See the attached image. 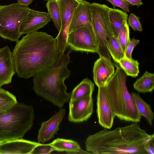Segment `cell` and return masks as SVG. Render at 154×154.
I'll use <instances>...</instances> for the list:
<instances>
[{"label": "cell", "instance_id": "obj_36", "mask_svg": "<svg viewBox=\"0 0 154 154\" xmlns=\"http://www.w3.org/2000/svg\"><path fill=\"white\" fill-rule=\"evenodd\" d=\"M45 1H48V0H45Z\"/></svg>", "mask_w": 154, "mask_h": 154}, {"label": "cell", "instance_id": "obj_25", "mask_svg": "<svg viewBox=\"0 0 154 154\" xmlns=\"http://www.w3.org/2000/svg\"><path fill=\"white\" fill-rule=\"evenodd\" d=\"M46 7L55 26L59 32L61 27V19L57 0L47 1Z\"/></svg>", "mask_w": 154, "mask_h": 154}, {"label": "cell", "instance_id": "obj_23", "mask_svg": "<svg viewBox=\"0 0 154 154\" xmlns=\"http://www.w3.org/2000/svg\"><path fill=\"white\" fill-rule=\"evenodd\" d=\"M127 76L136 77L139 72V63L137 60L129 58L125 56L118 62Z\"/></svg>", "mask_w": 154, "mask_h": 154}, {"label": "cell", "instance_id": "obj_21", "mask_svg": "<svg viewBox=\"0 0 154 154\" xmlns=\"http://www.w3.org/2000/svg\"><path fill=\"white\" fill-rule=\"evenodd\" d=\"M94 84L87 78L84 79L72 90L70 94L71 100L80 99L89 95H92Z\"/></svg>", "mask_w": 154, "mask_h": 154}, {"label": "cell", "instance_id": "obj_20", "mask_svg": "<svg viewBox=\"0 0 154 154\" xmlns=\"http://www.w3.org/2000/svg\"><path fill=\"white\" fill-rule=\"evenodd\" d=\"M130 94L140 114L145 117L149 125L152 126L154 113L150 105L144 101L138 93L133 92Z\"/></svg>", "mask_w": 154, "mask_h": 154}, {"label": "cell", "instance_id": "obj_15", "mask_svg": "<svg viewBox=\"0 0 154 154\" xmlns=\"http://www.w3.org/2000/svg\"><path fill=\"white\" fill-rule=\"evenodd\" d=\"M115 72L113 64L107 58L99 57L94 63L93 68V79L98 87L105 86Z\"/></svg>", "mask_w": 154, "mask_h": 154}, {"label": "cell", "instance_id": "obj_26", "mask_svg": "<svg viewBox=\"0 0 154 154\" xmlns=\"http://www.w3.org/2000/svg\"><path fill=\"white\" fill-rule=\"evenodd\" d=\"M17 103L15 96L0 87V114L7 111Z\"/></svg>", "mask_w": 154, "mask_h": 154}, {"label": "cell", "instance_id": "obj_6", "mask_svg": "<svg viewBox=\"0 0 154 154\" xmlns=\"http://www.w3.org/2000/svg\"><path fill=\"white\" fill-rule=\"evenodd\" d=\"M30 9L28 6L17 3L0 5V36L11 41L19 40L21 35L20 24Z\"/></svg>", "mask_w": 154, "mask_h": 154}, {"label": "cell", "instance_id": "obj_29", "mask_svg": "<svg viewBox=\"0 0 154 154\" xmlns=\"http://www.w3.org/2000/svg\"><path fill=\"white\" fill-rule=\"evenodd\" d=\"M55 149L50 143L44 144L40 143L31 152L30 154H49Z\"/></svg>", "mask_w": 154, "mask_h": 154}, {"label": "cell", "instance_id": "obj_31", "mask_svg": "<svg viewBox=\"0 0 154 154\" xmlns=\"http://www.w3.org/2000/svg\"><path fill=\"white\" fill-rule=\"evenodd\" d=\"M140 40L133 38L130 40L125 52V56L129 58H132V53L133 50L139 42Z\"/></svg>", "mask_w": 154, "mask_h": 154}, {"label": "cell", "instance_id": "obj_8", "mask_svg": "<svg viewBox=\"0 0 154 154\" xmlns=\"http://www.w3.org/2000/svg\"><path fill=\"white\" fill-rule=\"evenodd\" d=\"M67 44L72 50L97 53L98 51L97 39L94 29L86 26L68 33Z\"/></svg>", "mask_w": 154, "mask_h": 154}, {"label": "cell", "instance_id": "obj_14", "mask_svg": "<svg viewBox=\"0 0 154 154\" xmlns=\"http://www.w3.org/2000/svg\"><path fill=\"white\" fill-rule=\"evenodd\" d=\"M90 5V3L85 1L79 2L73 12L68 33L83 26L93 28Z\"/></svg>", "mask_w": 154, "mask_h": 154}, {"label": "cell", "instance_id": "obj_16", "mask_svg": "<svg viewBox=\"0 0 154 154\" xmlns=\"http://www.w3.org/2000/svg\"><path fill=\"white\" fill-rule=\"evenodd\" d=\"M40 143L22 138L0 140V154H29Z\"/></svg>", "mask_w": 154, "mask_h": 154}, {"label": "cell", "instance_id": "obj_28", "mask_svg": "<svg viewBox=\"0 0 154 154\" xmlns=\"http://www.w3.org/2000/svg\"><path fill=\"white\" fill-rule=\"evenodd\" d=\"M140 19L139 17L134 13H131L127 19V23L128 26L134 31H142L143 29Z\"/></svg>", "mask_w": 154, "mask_h": 154}, {"label": "cell", "instance_id": "obj_30", "mask_svg": "<svg viewBox=\"0 0 154 154\" xmlns=\"http://www.w3.org/2000/svg\"><path fill=\"white\" fill-rule=\"evenodd\" d=\"M111 3L114 7H118L121 8L124 11L129 13V5L124 0H106Z\"/></svg>", "mask_w": 154, "mask_h": 154}, {"label": "cell", "instance_id": "obj_9", "mask_svg": "<svg viewBox=\"0 0 154 154\" xmlns=\"http://www.w3.org/2000/svg\"><path fill=\"white\" fill-rule=\"evenodd\" d=\"M61 19L60 30L57 39L59 54L64 52L68 47L67 38L69 26L74 10L79 2L78 0H57Z\"/></svg>", "mask_w": 154, "mask_h": 154}, {"label": "cell", "instance_id": "obj_18", "mask_svg": "<svg viewBox=\"0 0 154 154\" xmlns=\"http://www.w3.org/2000/svg\"><path fill=\"white\" fill-rule=\"evenodd\" d=\"M58 151H66L67 154H91L82 150L76 141L69 139L57 138L50 143Z\"/></svg>", "mask_w": 154, "mask_h": 154}, {"label": "cell", "instance_id": "obj_24", "mask_svg": "<svg viewBox=\"0 0 154 154\" xmlns=\"http://www.w3.org/2000/svg\"><path fill=\"white\" fill-rule=\"evenodd\" d=\"M107 47L110 56L115 62L117 63L125 56V53L115 35L112 36L107 40Z\"/></svg>", "mask_w": 154, "mask_h": 154}, {"label": "cell", "instance_id": "obj_22", "mask_svg": "<svg viewBox=\"0 0 154 154\" xmlns=\"http://www.w3.org/2000/svg\"><path fill=\"white\" fill-rule=\"evenodd\" d=\"M133 87L139 93L152 92L154 89V74L146 71L134 83Z\"/></svg>", "mask_w": 154, "mask_h": 154}, {"label": "cell", "instance_id": "obj_19", "mask_svg": "<svg viewBox=\"0 0 154 154\" xmlns=\"http://www.w3.org/2000/svg\"><path fill=\"white\" fill-rule=\"evenodd\" d=\"M108 16L114 34L117 37L121 30L127 22L128 15L119 9L110 8Z\"/></svg>", "mask_w": 154, "mask_h": 154}, {"label": "cell", "instance_id": "obj_35", "mask_svg": "<svg viewBox=\"0 0 154 154\" xmlns=\"http://www.w3.org/2000/svg\"><path fill=\"white\" fill-rule=\"evenodd\" d=\"M79 2H81V1H82L84 0H78Z\"/></svg>", "mask_w": 154, "mask_h": 154}, {"label": "cell", "instance_id": "obj_34", "mask_svg": "<svg viewBox=\"0 0 154 154\" xmlns=\"http://www.w3.org/2000/svg\"><path fill=\"white\" fill-rule=\"evenodd\" d=\"M33 0H18L17 4L28 6L32 2Z\"/></svg>", "mask_w": 154, "mask_h": 154}, {"label": "cell", "instance_id": "obj_12", "mask_svg": "<svg viewBox=\"0 0 154 154\" xmlns=\"http://www.w3.org/2000/svg\"><path fill=\"white\" fill-rule=\"evenodd\" d=\"M51 20L48 12L30 9L29 14L20 24V32L22 35L37 32L44 27Z\"/></svg>", "mask_w": 154, "mask_h": 154}, {"label": "cell", "instance_id": "obj_2", "mask_svg": "<svg viewBox=\"0 0 154 154\" xmlns=\"http://www.w3.org/2000/svg\"><path fill=\"white\" fill-rule=\"evenodd\" d=\"M137 123L118 127L104 128L90 135L85 142L87 151L97 154H147L144 149L152 136Z\"/></svg>", "mask_w": 154, "mask_h": 154}, {"label": "cell", "instance_id": "obj_1", "mask_svg": "<svg viewBox=\"0 0 154 154\" xmlns=\"http://www.w3.org/2000/svg\"><path fill=\"white\" fill-rule=\"evenodd\" d=\"M59 55L56 38L37 31L23 36L12 52L16 72L19 77L24 79L53 66Z\"/></svg>", "mask_w": 154, "mask_h": 154}, {"label": "cell", "instance_id": "obj_10", "mask_svg": "<svg viewBox=\"0 0 154 154\" xmlns=\"http://www.w3.org/2000/svg\"><path fill=\"white\" fill-rule=\"evenodd\" d=\"M68 120L78 123L86 121L94 112L92 95H89L80 99L69 101Z\"/></svg>", "mask_w": 154, "mask_h": 154}, {"label": "cell", "instance_id": "obj_13", "mask_svg": "<svg viewBox=\"0 0 154 154\" xmlns=\"http://www.w3.org/2000/svg\"><path fill=\"white\" fill-rule=\"evenodd\" d=\"M66 113L64 108L59 110L53 115L48 120L43 122L38 130V140L43 143L54 137L59 130V126Z\"/></svg>", "mask_w": 154, "mask_h": 154}, {"label": "cell", "instance_id": "obj_27", "mask_svg": "<svg viewBox=\"0 0 154 154\" xmlns=\"http://www.w3.org/2000/svg\"><path fill=\"white\" fill-rule=\"evenodd\" d=\"M117 38L125 53L127 45L130 40L129 37V29L127 22L119 32Z\"/></svg>", "mask_w": 154, "mask_h": 154}, {"label": "cell", "instance_id": "obj_11", "mask_svg": "<svg viewBox=\"0 0 154 154\" xmlns=\"http://www.w3.org/2000/svg\"><path fill=\"white\" fill-rule=\"evenodd\" d=\"M97 99L96 112L98 123L104 128L110 129L116 116L108 99L105 86L98 87Z\"/></svg>", "mask_w": 154, "mask_h": 154}, {"label": "cell", "instance_id": "obj_17", "mask_svg": "<svg viewBox=\"0 0 154 154\" xmlns=\"http://www.w3.org/2000/svg\"><path fill=\"white\" fill-rule=\"evenodd\" d=\"M16 72L10 48L8 45L0 48V87L11 83Z\"/></svg>", "mask_w": 154, "mask_h": 154}, {"label": "cell", "instance_id": "obj_7", "mask_svg": "<svg viewBox=\"0 0 154 154\" xmlns=\"http://www.w3.org/2000/svg\"><path fill=\"white\" fill-rule=\"evenodd\" d=\"M93 28L98 44L97 53L111 60L107 47V40L114 35L109 20L108 11L110 8L105 4L96 2L91 3Z\"/></svg>", "mask_w": 154, "mask_h": 154}, {"label": "cell", "instance_id": "obj_33", "mask_svg": "<svg viewBox=\"0 0 154 154\" xmlns=\"http://www.w3.org/2000/svg\"><path fill=\"white\" fill-rule=\"evenodd\" d=\"M131 6L136 5L139 7L142 5L143 3L142 0H124Z\"/></svg>", "mask_w": 154, "mask_h": 154}, {"label": "cell", "instance_id": "obj_5", "mask_svg": "<svg viewBox=\"0 0 154 154\" xmlns=\"http://www.w3.org/2000/svg\"><path fill=\"white\" fill-rule=\"evenodd\" d=\"M34 120L33 107L17 102L0 114V140L22 138L32 127Z\"/></svg>", "mask_w": 154, "mask_h": 154}, {"label": "cell", "instance_id": "obj_3", "mask_svg": "<svg viewBox=\"0 0 154 154\" xmlns=\"http://www.w3.org/2000/svg\"><path fill=\"white\" fill-rule=\"evenodd\" d=\"M72 51L68 47L64 52L60 54L53 66L33 77L35 93L60 108L70 98L64 81L71 74L67 66Z\"/></svg>", "mask_w": 154, "mask_h": 154}, {"label": "cell", "instance_id": "obj_32", "mask_svg": "<svg viewBox=\"0 0 154 154\" xmlns=\"http://www.w3.org/2000/svg\"><path fill=\"white\" fill-rule=\"evenodd\" d=\"M145 151L147 154H154V134L145 144L144 146Z\"/></svg>", "mask_w": 154, "mask_h": 154}, {"label": "cell", "instance_id": "obj_4", "mask_svg": "<svg viewBox=\"0 0 154 154\" xmlns=\"http://www.w3.org/2000/svg\"><path fill=\"white\" fill-rule=\"evenodd\" d=\"M116 67L114 74L105 85L108 99L116 116L122 121L137 123L142 116L128 90L127 75L119 66Z\"/></svg>", "mask_w": 154, "mask_h": 154}]
</instances>
